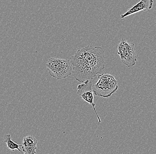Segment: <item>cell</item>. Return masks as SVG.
I'll return each mask as SVG.
<instances>
[{"instance_id":"cell-1","label":"cell","mask_w":156,"mask_h":154,"mask_svg":"<svg viewBox=\"0 0 156 154\" xmlns=\"http://www.w3.org/2000/svg\"><path fill=\"white\" fill-rule=\"evenodd\" d=\"M76 81H90L105 69L106 56L101 47L87 45L78 50L70 59Z\"/></svg>"},{"instance_id":"cell-2","label":"cell","mask_w":156,"mask_h":154,"mask_svg":"<svg viewBox=\"0 0 156 154\" xmlns=\"http://www.w3.org/2000/svg\"><path fill=\"white\" fill-rule=\"evenodd\" d=\"M118 81L113 75L102 73L98 76V81L93 85L94 94L103 98H109L118 89Z\"/></svg>"},{"instance_id":"cell-3","label":"cell","mask_w":156,"mask_h":154,"mask_svg":"<svg viewBox=\"0 0 156 154\" xmlns=\"http://www.w3.org/2000/svg\"><path fill=\"white\" fill-rule=\"evenodd\" d=\"M46 66L50 75L58 80L66 78L73 73L71 62L68 59L51 57Z\"/></svg>"},{"instance_id":"cell-4","label":"cell","mask_w":156,"mask_h":154,"mask_svg":"<svg viewBox=\"0 0 156 154\" xmlns=\"http://www.w3.org/2000/svg\"><path fill=\"white\" fill-rule=\"evenodd\" d=\"M118 54L120 57L122 63L128 67H131L136 64L137 57L135 52V45L122 39L118 45Z\"/></svg>"},{"instance_id":"cell-5","label":"cell","mask_w":156,"mask_h":154,"mask_svg":"<svg viewBox=\"0 0 156 154\" xmlns=\"http://www.w3.org/2000/svg\"><path fill=\"white\" fill-rule=\"evenodd\" d=\"M83 83L78 85L77 88V94L80 97L81 99H83L86 102L91 105L97 116L98 120V124H99L101 122V120L95 109L96 105L94 102V93L92 90V82L87 80Z\"/></svg>"},{"instance_id":"cell-6","label":"cell","mask_w":156,"mask_h":154,"mask_svg":"<svg viewBox=\"0 0 156 154\" xmlns=\"http://www.w3.org/2000/svg\"><path fill=\"white\" fill-rule=\"evenodd\" d=\"M154 4L153 0H140L138 3L130 8L125 13L121 15V18L123 19L126 16L139 12L141 11L150 10Z\"/></svg>"},{"instance_id":"cell-7","label":"cell","mask_w":156,"mask_h":154,"mask_svg":"<svg viewBox=\"0 0 156 154\" xmlns=\"http://www.w3.org/2000/svg\"><path fill=\"white\" fill-rule=\"evenodd\" d=\"M37 142V140L33 135H28L24 137L21 146L24 154H36Z\"/></svg>"},{"instance_id":"cell-8","label":"cell","mask_w":156,"mask_h":154,"mask_svg":"<svg viewBox=\"0 0 156 154\" xmlns=\"http://www.w3.org/2000/svg\"><path fill=\"white\" fill-rule=\"evenodd\" d=\"M4 142L5 143L8 149L12 151H14L15 150H18L21 153L24 154L23 152L19 149L20 147L22 146V145H19L16 143H15L11 139V135L9 134H6L4 137Z\"/></svg>"}]
</instances>
